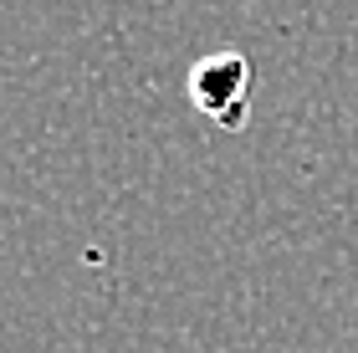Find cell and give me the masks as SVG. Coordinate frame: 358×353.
<instances>
[{"label": "cell", "mask_w": 358, "mask_h": 353, "mask_svg": "<svg viewBox=\"0 0 358 353\" xmlns=\"http://www.w3.org/2000/svg\"><path fill=\"white\" fill-rule=\"evenodd\" d=\"M251 87H256V67L241 52H215L200 57L189 67V98L205 118H215L220 128H241L251 113Z\"/></svg>", "instance_id": "obj_1"}]
</instances>
